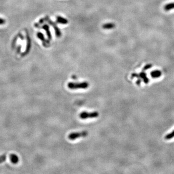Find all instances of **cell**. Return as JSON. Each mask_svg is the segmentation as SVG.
<instances>
[{
	"label": "cell",
	"mask_w": 174,
	"mask_h": 174,
	"mask_svg": "<svg viewBox=\"0 0 174 174\" xmlns=\"http://www.w3.org/2000/svg\"><path fill=\"white\" fill-rule=\"evenodd\" d=\"M88 135L87 131H83L79 133H73L68 136V138L71 140H74L79 137H87Z\"/></svg>",
	"instance_id": "3957f363"
},
{
	"label": "cell",
	"mask_w": 174,
	"mask_h": 174,
	"mask_svg": "<svg viewBox=\"0 0 174 174\" xmlns=\"http://www.w3.org/2000/svg\"><path fill=\"white\" fill-rule=\"evenodd\" d=\"M68 87L71 89H77L78 88H86L88 87V83L87 82L81 83L70 82L68 84Z\"/></svg>",
	"instance_id": "6da1fadb"
},
{
	"label": "cell",
	"mask_w": 174,
	"mask_h": 174,
	"mask_svg": "<svg viewBox=\"0 0 174 174\" xmlns=\"http://www.w3.org/2000/svg\"><path fill=\"white\" fill-rule=\"evenodd\" d=\"M99 116V113L98 112H93L90 113H87V112H83L79 115V117L82 120L87 119L95 118Z\"/></svg>",
	"instance_id": "7a4b0ae2"
},
{
	"label": "cell",
	"mask_w": 174,
	"mask_h": 174,
	"mask_svg": "<svg viewBox=\"0 0 174 174\" xmlns=\"http://www.w3.org/2000/svg\"><path fill=\"white\" fill-rule=\"evenodd\" d=\"M5 22V21L4 20H3L2 19H0V24H2Z\"/></svg>",
	"instance_id": "5bb4252c"
},
{
	"label": "cell",
	"mask_w": 174,
	"mask_h": 174,
	"mask_svg": "<svg viewBox=\"0 0 174 174\" xmlns=\"http://www.w3.org/2000/svg\"><path fill=\"white\" fill-rule=\"evenodd\" d=\"M151 75L153 77H158V76L161 75V72L160 71H155L152 72L151 73Z\"/></svg>",
	"instance_id": "30bf717a"
},
{
	"label": "cell",
	"mask_w": 174,
	"mask_h": 174,
	"mask_svg": "<svg viewBox=\"0 0 174 174\" xmlns=\"http://www.w3.org/2000/svg\"><path fill=\"white\" fill-rule=\"evenodd\" d=\"M10 160L11 162L13 164H17L19 162L18 157L15 154H11L10 155Z\"/></svg>",
	"instance_id": "5b68a950"
},
{
	"label": "cell",
	"mask_w": 174,
	"mask_h": 174,
	"mask_svg": "<svg viewBox=\"0 0 174 174\" xmlns=\"http://www.w3.org/2000/svg\"><path fill=\"white\" fill-rule=\"evenodd\" d=\"M115 25L112 23H109L104 24L103 25V28L104 29H112L114 28Z\"/></svg>",
	"instance_id": "52a82bcc"
},
{
	"label": "cell",
	"mask_w": 174,
	"mask_h": 174,
	"mask_svg": "<svg viewBox=\"0 0 174 174\" xmlns=\"http://www.w3.org/2000/svg\"><path fill=\"white\" fill-rule=\"evenodd\" d=\"M164 9L165 11H167L173 9H174V2L169 3L166 4L164 7Z\"/></svg>",
	"instance_id": "ba28073f"
},
{
	"label": "cell",
	"mask_w": 174,
	"mask_h": 174,
	"mask_svg": "<svg viewBox=\"0 0 174 174\" xmlns=\"http://www.w3.org/2000/svg\"><path fill=\"white\" fill-rule=\"evenodd\" d=\"M48 21H49V22L50 23V24L52 25V26H53V27L54 28V29H55V33H56V36H57V37H60V36H61L62 34H61V32L60 30L58 28V27H57V26L56 25V24L55 23H53L52 21H51V20H49Z\"/></svg>",
	"instance_id": "277c9868"
},
{
	"label": "cell",
	"mask_w": 174,
	"mask_h": 174,
	"mask_svg": "<svg viewBox=\"0 0 174 174\" xmlns=\"http://www.w3.org/2000/svg\"><path fill=\"white\" fill-rule=\"evenodd\" d=\"M6 159V156L5 154H3L0 156V163H2L4 161H5Z\"/></svg>",
	"instance_id": "8fae6325"
},
{
	"label": "cell",
	"mask_w": 174,
	"mask_h": 174,
	"mask_svg": "<svg viewBox=\"0 0 174 174\" xmlns=\"http://www.w3.org/2000/svg\"><path fill=\"white\" fill-rule=\"evenodd\" d=\"M56 21L57 23L62 24H66L68 22V21L67 20V19L62 17L61 16H58L57 17Z\"/></svg>",
	"instance_id": "8992f818"
},
{
	"label": "cell",
	"mask_w": 174,
	"mask_h": 174,
	"mask_svg": "<svg viewBox=\"0 0 174 174\" xmlns=\"http://www.w3.org/2000/svg\"><path fill=\"white\" fill-rule=\"evenodd\" d=\"M152 67V65L151 64H148V65H146L145 66L144 69L145 70H147L149 68H150V67Z\"/></svg>",
	"instance_id": "4fadbf2b"
},
{
	"label": "cell",
	"mask_w": 174,
	"mask_h": 174,
	"mask_svg": "<svg viewBox=\"0 0 174 174\" xmlns=\"http://www.w3.org/2000/svg\"><path fill=\"white\" fill-rule=\"evenodd\" d=\"M38 37L41 40H42L43 41H45L44 37L43 35H42L41 33H39V34H38Z\"/></svg>",
	"instance_id": "7c38bea8"
},
{
	"label": "cell",
	"mask_w": 174,
	"mask_h": 174,
	"mask_svg": "<svg viewBox=\"0 0 174 174\" xmlns=\"http://www.w3.org/2000/svg\"><path fill=\"white\" fill-rule=\"evenodd\" d=\"M43 29H44L46 31V33L47 35L48 36V38H49V39H51V35L50 32V29H49V27L48 25H45L43 26Z\"/></svg>",
	"instance_id": "9c48e42d"
}]
</instances>
